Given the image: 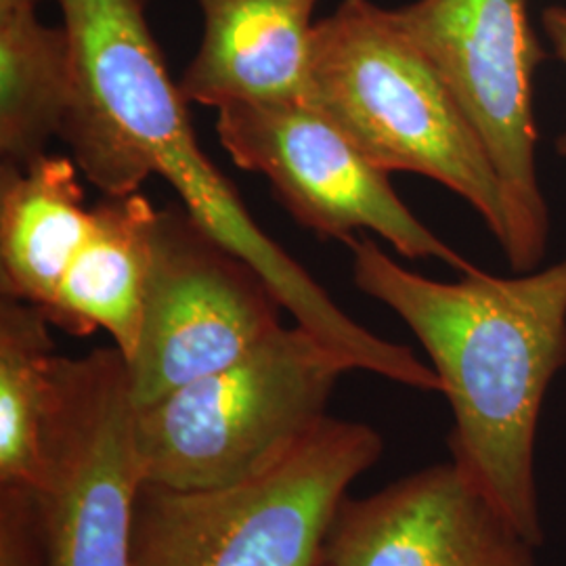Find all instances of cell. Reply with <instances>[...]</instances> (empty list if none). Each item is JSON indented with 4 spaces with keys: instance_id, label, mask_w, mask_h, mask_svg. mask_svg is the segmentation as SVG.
Instances as JSON below:
<instances>
[{
    "instance_id": "6da1fadb",
    "label": "cell",
    "mask_w": 566,
    "mask_h": 566,
    "mask_svg": "<svg viewBox=\"0 0 566 566\" xmlns=\"http://www.w3.org/2000/svg\"><path fill=\"white\" fill-rule=\"evenodd\" d=\"M70 34L76 91L60 139L103 196L142 191L158 175L196 223L252 264L296 324L338 350L353 369L424 392L441 380L403 344L350 319L250 217L238 189L203 154L187 99L170 78L145 18V0H57Z\"/></svg>"
},
{
    "instance_id": "7a4b0ae2",
    "label": "cell",
    "mask_w": 566,
    "mask_h": 566,
    "mask_svg": "<svg viewBox=\"0 0 566 566\" xmlns=\"http://www.w3.org/2000/svg\"><path fill=\"white\" fill-rule=\"evenodd\" d=\"M350 250L355 285L399 315L432 361L453 411V462L544 546L535 446L547 390L566 367V259L514 277L476 266L434 282L369 238Z\"/></svg>"
},
{
    "instance_id": "3957f363",
    "label": "cell",
    "mask_w": 566,
    "mask_h": 566,
    "mask_svg": "<svg viewBox=\"0 0 566 566\" xmlns=\"http://www.w3.org/2000/svg\"><path fill=\"white\" fill-rule=\"evenodd\" d=\"M306 103L385 172L441 182L504 248V191L483 143L434 65L371 0H343L315 23Z\"/></svg>"
},
{
    "instance_id": "277c9868",
    "label": "cell",
    "mask_w": 566,
    "mask_h": 566,
    "mask_svg": "<svg viewBox=\"0 0 566 566\" xmlns=\"http://www.w3.org/2000/svg\"><path fill=\"white\" fill-rule=\"evenodd\" d=\"M346 371L313 332L282 325L235 364L135 409L143 483L208 491L261 476L319 428Z\"/></svg>"
},
{
    "instance_id": "5b68a950",
    "label": "cell",
    "mask_w": 566,
    "mask_h": 566,
    "mask_svg": "<svg viewBox=\"0 0 566 566\" xmlns=\"http://www.w3.org/2000/svg\"><path fill=\"white\" fill-rule=\"evenodd\" d=\"M382 451L376 428L327 416L282 464L240 485L143 483L133 566H319L348 486Z\"/></svg>"
},
{
    "instance_id": "8992f818",
    "label": "cell",
    "mask_w": 566,
    "mask_h": 566,
    "mask_svg": "<svg viewBox=\"0 0 566 566\" xmlns=\"http://www.w3.org/2000/svg\"><path fill=\"white\" fill-rule=\"evenodd\" d=\"M531 0H413L392 9L434 65L500 179L507 263L528 273L546 256L549 210L537 172L535 74L547 60Z\"/></svg>"
},
{
    "instance_id": "52a82bcc",
    "label": "cell",
    "mask_w": 566,
    "mask_h": 566,
    "mask_svg": "<svg viewBox=\"0 0 566 566\" xmlns=\"http://www.w3.org/2000/svg\"><path fill=\"white\" fill-rule=\"evenodd\" d=\"M44 449L46 566H133L143 474L128 367L116 346L53 359Z\"/></svg>"
},
{
    "instance_id": "ba28073f",
    "label": "cell",
    "mask_w": 566,
    "mask_h": 566,
    "mask_svg": "<svg viewBox=\"0 0 566 566\" xmlns=\"http://www.w3.org/2000/svg\"><path fill=\"white\" fill-rule=\"evenodd\" d=\"M217 135L235 166L263 175L296 223L340 242L371 231L409 261L476 269L426 227L343 130L306 102L229 103Z\"/></svg>"
},
{
    "instance_id": "9c48e42d",
    "label": "cell",
    "mask_w": 566,
    "mask_h": 566,
    "mask_svg": "<svg viewBox=\"0 0 566 566\" xmlns=\"http://www.w3.org/2000/svg\"><path fill=\"white\" fill-rule=\"evenodd\" d=\"M280 308L256 269L185 208L158 210L142 334L126 361L135 409L242 359L282 327Z\"/></svg>"
},
{
    "instance_id": "30bf717a",
    "label": "cell",
    "mask_w": 566,
    "mask_h": 566,
    "mask_svg": "<svg viewBox=\"0 0 566 566\" xmlns=\"http://www.w3.org/2000/svg\"><path fill=\"white\" fill-rule=\"evenodd\" d=\"M525 535L453 460L344 497L325 566H537Z\"/></svg>"
},
{
    "instance_id": "8fae6325",
    "label": "cell",
    "mask_w": 566,
    "mask_h": 566,
    "mask_svg": "<svg viewBox=\"0 0 566 566\" xmlns=\"http://www.w3.org/2000/svg\"><path fill=\"white\" fill-rule=\"evenodd\" d=\"M202 42L182 72L187 103L306 102L319 0H198Z\"/></svg>"
},
{
    "instance_id": "7c38bea8",
    "label": "cell",
    "mask_w": 566,
    "mask_h": 566,
    "mask_svg": "<svg viewBox=\"0 0 566 566\" xmlns=\"http://www.w3.org/2000/svg\"><path fill=\"white\" fill-rule=\"evenodd\" d=\"M44 317L72 336L107 332L124 361L135 355L154 261L158 210L142 191L105 196Z\"/></svg>"
},
{
    "instance_id": "4fadbf2b",
    "label": "cell",
    "mask_w": 566,
    "mask_h": 566,
    "mask_svg": "<svg viewBox=\"0 0 566 566\" xmlns=\"http://www.w3.org/2000/svg\"><path fill=\"white\" fill-rule=\"evenodd\" d=\"M81 168L42 154L0 166V290L46 313L91 231Z\"/></svg>"
},
{
    "instance_id": "5bb4252c",
    "label": "cell",
    "mask_w": 566,
    "mask_h": 566,
    "mask_svg": "<svg viewBox=\"0 0 566 566\" xmlns=\"http://www.w3.org/2000/svg\"><path fill=\"white\" fill-rule=\"evenodd\" d=\"M41 2L0 0V166L46 154L74 102L70 34L39 20Z\"/></svg>"
},
{
    "instance_id": "9a60e30c",
    "label": "cell",
    "mask_w": 566,
    "mask_h": 566,
    "mask_svg": "<svg viewBox=\"0 0 566 566\" xmlns=\"http://www.w3.org/2000/svg\"><path fill=\"white\" fill-rule=\"evenodd\" d=\"M51 322L41 308L0 301V486L42 491L44 424L55 359Z\"/></svg>"
},
{
    "instance_id": "2e32d148",
    "label": "cell",
    "mask_w": 566,
    "mask_h": 566,
    "mask_svg": "<svg viewBox=\"0 0 566 566\" xmlns=\"http://www.w3.org/2000/svg\"><path fill=\"white\" fill-rule=\"evenodd\" d=\"M542 25L554 57L566 67V4H552L542 13ZM556 154L566 160V128L556 139Z\"/></svg>"
},
{
    "instance_id": "e0dca14e",
    "label": "cell",
    "mask_w": 566,
    "mask_h": 566,
    "mask_svg": "<svg viewBox=\"0 0 566 566\" xmlns=\"http://www.w3.org/2000/svg\"><path fill=\"white\" fill-rule=\"evenodd\" d=\"M319 566H325L324 556H322V563H319Z\"/></svg>"
}]
</instances>
